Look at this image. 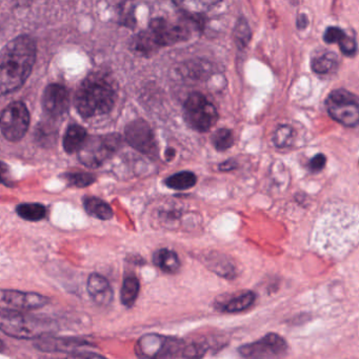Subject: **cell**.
<instances>
[{"label":"cell","mask_w":359,"mask_h":359,"mask_svg":"<svg viewBox=\"0 0 359 359\" xmlns=\"http://www.w3.org/2000/svg\"><path fill=\"white\" fill-rule=\"evenodd\" d=\"M35 59V42L30 36L10 42L0 52V94L14 92L25 84Z\"/></svg>","instance_id":"cell-1"},{"label":"cell","mask_w":359,"mask_h":359,"mask_svg":"<svg viewBox=\"0 0 359 359\" xmlns=\"http://www.w3.org/2000/svg\"><path fill=\"white\" fill-rule=\"evenodd\" d=\"M116 102V90L109 76L102 73L89 75L78 88L76 107L84 118L107 114Z\"/></svg>","instance_id":"cell-2"},{"label":"cell","mask_w":359,"mask_h":359,"mask_svg":"<svg viewBox=\"0 0 359 359\" xmlns=\"http://www.w3.org/2000/svg\"><path fill=\"white\" fill-rule=\"evenodd\" d=\"M57 330V324L50 318L26 315L20 312L0 313V331L16 340H35Z\"/></svg>","instance_id":"cell-3"},{"label":"cell","mask_w":359,"mask_h":359,"mask_svg":"<svg viewBox=\"0 0 359 359\" xmlns=\"http://www.w3.org/2000/svg\"><path fill=\"white\" fill-rule=\"evenodd\" d=\"M185 344L177 338L149 333L139 338L135 352L140 359H175L183 355Z\"/></svg>","instance_id":"cell-4"},{"label":"cell","mask_w":359,"mask_h":359,"mask_svg":"<svg viewBox=\"0 0 359 359\" xmlns=\"http://www.w3.org/2000/svg\"><path fill=\"white\" fill-rule=\"evenodd\" d=\"M183 112L185 122L197 132H208L219 120L217 108L199 92L189 95L183 104Z\"/></svg>","instance_id":"cell-5"},{"label":"cell","mask_w":359,"mask_h":359,"mask_svg":"<svg viewBox=\"0 0 359 359\" xmlns=\"http://www.w3.org/2000/svg\"><path fill=\"white\" fill-rule=\"evenodd\" d=\"M329 115L335 122L348 128H355L359 122V104L356 95L340 89L329 95L326 100Z\"/></svg>","instance_id":"cell-6"},{"label":"cell","mask_w":359,"mask_h":359,"mask_svg":"<svg viewBox=\"0 0 359 359\" xmlns=\"http://www.w3.org/2000/svg\"><path fill=\"white\" fill-rule=\"evenodd\" d=\"M120 142L122 138L117 134L90 137L80 149L78 156L86 167H98L116 152Z\"/></svg>","instance_id":"cell-7"},{"label":"cell","mask_w":359,"mask_h":359,"mask_svg":"<svg viewBox=\"0 0 359 359\" xmlns=\"http://www.w3.org/2000/svg\"><path fill=\"white\" fill-rule=\"evenodd\" d=\"M286 340L276 333H269L260 340L238 348V353L245 359H279L288 352Z\"/></svg>","instance_id":"cell-8"},{"label":"cell","mask_w":359,"mask_h":359,"mask_svg":"<svg viewBox=\"0 0 359 359\" xmlns=\"http://www.w3.org/2000/svg\"><path fill=\"white\" fill-rule=\"evenodd\" d=\"M30 114L25 104L12 102L0 117V130L9 141L20 140L29 129Z\"/></svg>","instance_id":"cell-9"},{"label":"cell","mask_w":359,"mask_h":359,"mask_svg":"<svg viewBox=\"0 0 359 359\" xmlns=\"http://www.w3.org/2000/svg\"><path fill=\"white\" fill-rule=\"evenodd\" d=\"M126 139L132 148L151 158L158 155L156 138L150 125L143 119H136L127 126Z\"/></svg>","instance_id":"cell-10"},{"label":"cell","mask_w":359,"mask_h":359,"mask_svg":"<svg viewBox=\"0 0 359 359\" xmlns=\"http://www.w3.org/2000/svg\"><path fill=\"white\" fill-rule=\"evenodd\" d=\"M50 298L32 292L0 290V309L7 312L35 310L49 304Z\"/></svg>","instance_id":"cell-11"},{"label":"cell","mask_w":359,"mask_h":359,"mask_svg":"<svg viewBox=\"0 0 359 359\" xmlns=\"http://www.w3.org/2000/svg\"><path fill=\"white\" fill-rule=\"evenodd\" d=\"M151 37L157 46H171L189 39V28L183 24H172L165 18H155L150 22Z\"/></svg>","instance_id":"cell-12"},{"label":"cell","mask_w":359,"mask_h":359,"mask_svg":"<svg viewBox=\"0 0 359 359\" xmlns=\"http://www.w3.org/2000/svg\"><path fill=\"white\" fill-rule=\"evenodd\" d=\"M70 104L68 90L62 84H53L46 86L42 98V106L48 114L58 117L66 112Z\"/></svg>","instance_id":"cell-13"},{"label":"cell","mask_w":359,"mask_h":359,"mask_svg":"<svg viewBox=\"0 0 359 359\" xmlns=\"http://www.w3.org/2000/svg\"><path fill=\"white\" fill-rule=\"evenodd\" d=\"M89 295L98 306H107L112 302L113 291L110 282L98 273L91 274L88 279Z\"/></svg>","instance_id":"cell-14"},{"label":"cell","mask_w":359,"mask_h":359,"mask_svg":"<svg viewBox=\"0 0 359 359\" xmlns=\"http://www.w3.org/2000/svg\"><path fill=\"white\" fill-rule=\"evenodd\" d=\"M255 300L256 294L254 292H243V293L236 294V295L223 300L221 304H217V309L223 313H241L251 308Z\"/></svg>","instance_id":"cell-15"},{"label":"cell","mask_w":359,"mask_h":359,"mask_svg":"<svg viewBox=\"0 0 359 359\" xmlns=\"http://www.w3.org/2000/svg\"><path fill=\"white\" fill-rule=\"evenodd\" d=\"M153 262L158 269L167 274H176L181 270V262L178 255L170 249L157 250L153 256Z\"/></svg>","instance_id":"cell-16"},{"label":"cell","mask_w":359,"mask_h":359,"mask_svg":"<svg viewBox=\"0 0 359 359\" xmlns=\"http://www.w3.org/2000/svg\"><path fill=\"white\" fill-rule=\"evenodd\" d=\"M203 264L212 272L217 273L221 277L233 279L236 276V269L233 261L225 256L219 255V254L207 256Z\"/></svg>","instance_id":"cell-17"},{"label":"cell","mask_w":359,"mask_h":359,"mask_svg":"<svg viewBox=\"0 0 359 359\" xmlns=\"http://www.w3.org/2000/svg\"><path fill=\"white\" fill-rule=\"evenodd\" d=\"M86 140V132L82 127L72 125L64 137V148L68 154L80 152Z\"/></svg>","instance_id":"cell-18"},{"label":"cell","mask_w":359,"mask_h":359,"mask_svg":"<svg viewBox=\"0 0 359 359\" xmlns=\"http://www.w3.org/2000/svg\"><path fill=\"white\" fill-rule=\"evenodd\" d=\"M340 66V57L338 54L328 51L320 54L312 59L311 66L312 70L318 75H326V74L332 73Z\"/></svg>","instance_id":"cell-19"},{"label":"cell","mask_w":359,"mask_h":359,"mask_svg":"<svg viewBox=\"0 0 359 359\" xmlns=\"http://www.w3.org/2000/svg\"><path fill=\"white\" fill-rule=\"evenodd\" d=\"M84 209L91 217H96L102 221H109L113 217L112 208L102 199H96V197H88L84 199Z\"/></svg>","instance_id":"cell-20"},{"label":"cell","mask_w":359,"mask_h":359,"mask_svg":"<svg viewBox=\"0 0 359 359\" xmlns=\"http://www.w3.org/2000/svg\"><path fill=\"white\" fill-rule=\"evenodd\" d=\"M197 183V177L194 173L189 172V171H183L176 174L171 175L165 181V185L170 189L177 190V191H183V190L191 189L194 187Z\"/></svg>","instance_id":"cell-21"},{"label":"cell","mask_w":359,"mask_h":359,"mask_svg":"<svg viewBox=\"0 0 359 359\" xmlns=\"http://www.w3.org/2000/svg\"><path fill=\"white\" fill-rule=\"evenodd\" d=\"M139 290H140V284L135 276H128L125 278L122 292H120L122 304L127 308L133 306L138 297Z\"/></svg>","instance_id":"cell-22"},{"label":"cell","mask_w":359,"mask_h":359,"mask_svg":"<svg viewBox=\"0 0 359 359\" xmlns=\"http://www.w3.org/2000/svg\"><path fill=\"white\" fill-rule=\"evenodd\" d=\"M18 215L28 221H39L46 215V209L39 203H22L16 209Z\"/></svg>","instance_id":"cell-23"},{"label":"cell","mask_w":359,"mask_h":359,"mask_svg":"<svg viewBox=\"0 0 359 359\" xmlns=\"http://www.w3.org/2000/svg\"><path fill=\"white\" fill-rule=\"evenodd\" d=\"M212 143L214 148L217 149L219 152L229 150L234 145L233 133L229 129L221 128L214 132L212 136Z\"/></svg>","instance_id":"cell-24"},{"label":"cell","mask_w":359,"mask_h":359,"mask_svg":"<svg viewBox=\"0 0 359 359\" xmlns=\"http://www.w3.org/2000/svg\"><path fill=\"white\" fill-rule=\"evenodd\" d=\"M294 130L290 126H280L274 133L273 142L277 148L284 149L293 142Z\"/></svg>","instance_id":"cell-25"},{"label":"cell","mask_w":359,"mask_h":359,"mask_svg":"<svg viewBox=\"0 0 359 359\" xmlns=\"http://www.w3.org/2000/svg\"><path fill=\"white\" fill-rule=\"evenodd\" d=\"M208 351V346L205 342H192L187 344L185 342L183 347V355L181 358L183 359H201L205 356Z\"/></svg>","instance_id":"cell-26"},{"label":"cell","mask_w":359,"mask_h":359,"mask_svg":"<svg viewBox=\"0 0 359 359\" xmlns=\"http://www.w3.org/2000/svg\"><path fill=\"white\" fill-rule=\"evenodd\" d=\"M157 48L158 46L155 44L154 40L151 37L148 31L139 34L135 40V49L145 55H150Z\"/></svg>","instance_id":"cell-27"},{"label":"cell","mask_w":359,"mask_h":359,"mask_svg":"<svg viewBox=\"0 0 359 359\" xmlns=\"http://www.w3.org/2000/svg\"><path fill=\"white\" fill-rule=\"evenodd\" d=\"M234 36H235L236 42L241 48H245L251 39V30L245 18L241 17L238 20L235 30H234Z\"/></svg>","instance_id":"cell-28"},{"label":"cell","mask_w":359,"mask_h":359,"mask_svg":"<svg viewBox=\"0 0 359 359\" xmlns=\"http://www.w3.org/2000/svg\"><path fill=\"white\" fill-rule=\"evenodd\" d=\"M64 178L70 185L80 187H88L95 181L94 176L89 173H68L64 175Z\"/></svg>","instance_id":"cell-29"},{"label":"cell","mask_w":359,"mask_h":359,"mask_svg":"<svg viewBox=\"0 0 359 359\" xmlns=\"http://www.w3.org/2000/svg\"><path fill=\"white\" fill-rule=\"evenodd\" d=\"M338 44H340V50H342L344 55L349 56V57H353V56H355V54H356L357 44L354 36L348 35V34L344 33V37L340 40Z\"/></svg>","instance_id":"cell-30"},{"label":"cell","mask_w":359,"mask_h":359,"mask_svg":"<svg viewBox=\"0 0 359 359\" xmlns=\"http://www.w3.org/2000/svg\"><path fill=\"white\" fill-rule=\"evenodd\" d=\"M346 32L344 30L340 29L338 27H329L328 29L324 31V40L326 44H336L340 42V40L344 37Z\"/></svg>","instance_id":"cell-31"},{"label":"cell","mask_w":359,"mask_h":359,"mask_svg":"<svg viewBox=\"0 0 359 359\" xmlns=\"http://www.w3.org/2000/svg\"><path fill=\"white\" fill-rule=\"evenodd\" d=\"M326 158L324 154H317L311 159L309 167L312 172H320L324 170V167H326Z\"/></svg>","instance_id":"cell-32"},{"label":"cell","mask_w":359,"mask_h":359,"mask_svg":"<svg viewBox=\"0 0 359 359\" xmlns=\"http://www.w3.org/2000/svg\"><path fill=\"white\" fill-rule=\"evenodd\" d=\"M0 183H3V185H8V187L12 185L9 167L3 161H0Z\"/></svg>","instance_id":"cell-33"},{"label":"cell","mask_w":359,"mask_h":359,"mask_svg":"<svg viewBox=\"0 0 359 359\" xmlns=\"http://www.w3.org/2000/svg\"><path fill=\"white\" fill-rule=\"evenodd\" d=\"M68 359H107L100 355L95 354V353L82 352L73 353L68 357Z\"/></svg>","instance_id":"cell-34"},{"label":"cell","mask_w":359,"mask_h":359,"mask_svg":"<svg viewBox=\"0 0 359 359\" xmlns=\"http://www.w3.org/2000/svg\"><path fill=\"white\" fill-rule=\"evenodd\" d=\"M236 167H237V163L234 159H228L227 161L219 165V169L223 172V171L228 172V171L235 170Z\"/></svg>","instance_id":"cell-35"},{"label":"cell","mask_w":359,"mask_h":359,"mask_svg":"<svg viewBox=\"0 0 359 359\" xmlns=\"http://www.w3.org/2000/svg\"><path fill=\"white\" fill-rule=\"evenodd\" d=\"M309 20L306 18V16L304 14H300L297 18V28L298 29L302 30L306 29V26H308Z\"/></svg>","instance_id":"cell-36"},{"label":"cell","mask_w":359,"mask_h":359,"mask_svg":"<svg viewBox=\"0 0 359 359\" xmlns=\"http://www.w3.org/2000/svg\"><path fill=\"white\" fill-rule=\"evenodd\" d=\"M174 156L175 151L173 149H167V152H165V157H167V160L170 161Z\"/></svg>","instance_id":"cell-37"},{"label":"cell","mask_w":359,"mask_h":359,"mask_svg":"<svg viewBox=\"0 0 359 359\" xmlns=\"http://www.w3.org/2000/svg\"><path fill=\"white\" fill-rule=\"evenodd\" d=\"M6 349V344H3V340H0V352H3Z\"/></svg>","instance_id":"cell-38"}]
</instances>
